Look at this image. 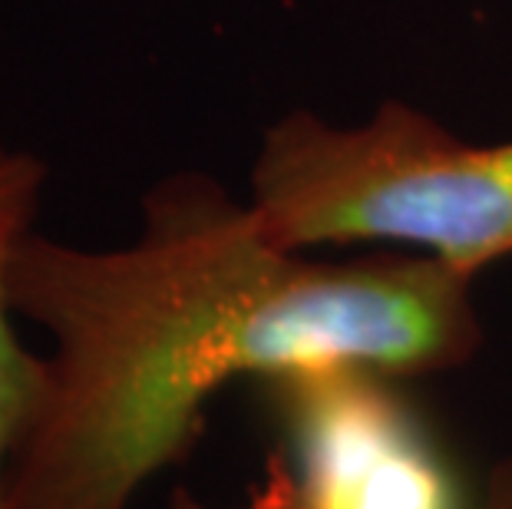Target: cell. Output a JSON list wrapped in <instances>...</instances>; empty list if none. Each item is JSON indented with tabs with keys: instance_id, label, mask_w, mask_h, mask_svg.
<instances>
[{
	"instance_id": "6da1fadb",
	"label": "cell",
	"mask_w": 512,
	"mask_h": 509,
	"mask_svg": "<svg viewBox=\"0 0 512 509\" xmlns=\"http://www.w3.org/2000/svg\"><path fill=\"white\" fill-rule=\"evenodd\" d=\"M10 295L47 334V391L7 476V509H133L192 453L235 381L446 374L483 348L473 278L430 255L314 262L205 172L143 196L116 248L30 232Z\"/></svg>"
},
{
	"instance_id": "7a4b0ae2",
	"label": "cell",
	"mask_w": 512,
	"mask_h": 509,
	"mask_svg": "<svg viewBox=\"0 0 512 509\" xmlns=\"http://www.w3.org/2000/svg\"><path fill=\"white\" fill-rule=\"evenodd\" d=\"M248 202L291 252L407 245L476 278L512 255V143H466L397 100L357 126L294 110L261 139Z\"/></svg>"
},
{
	"instance_id": "3957f363",
	"label": "cell",
	"mask_w": 512,
	"mask_h": 509,
	"mask_svg": "<svg viewBox=\"0 0 512 509\" xmlns=\"http://www.w3.org/2000/svg\"><path fill=\"white\" fill-rule=\"evenodd\" d=\"M258 387L308 509H470L450 453L394 377L308 371Z\"/></svg>"
},
{
	"instance_id": "277c9868",
	"label": "cell",
	"mask_w": 512,
	"mask_h": 509,
	"mask_svg": "<svg viewBox=\"0 0 512 509\" xmlns=\"http://www.w3.org/2000/svg\"><path fill=\"white\" fill-rule=\"evenodd\" d=\"M47 169L34 153L0 156V509H7V476L14 453L47 391V357L30 351L17 331L10 272L20 242L34 232Z\"/></svg>"
},
{
	"instance_id": "5b68a950",
	"label": "cell",
	"mask_w": 512,
	"mask_h": 509,
	"mask_svg": "<svg viewBox=\"0 0 512 509\" xmlns=\"http://www.w3.org/2000/svg\"><path fill=\"white\" fill-rule=\"evenodd\" d=\"M162 509H212V506L202 503L199 496L192 490H185V486H176V490L169 493V503ZM232 509H308V503H304L301 486L294 480L285 457H281L278 450H271L265 460V476H261V483L248 493L245 503H238Z\"/></svg>"
},
{
	"instance_id": "8992f818",
	"label": "cell",
	"mask_w": 512,
	"mask_h": 509,
	"mask_svg": "<svg viewBox=\"0 0 512 509\" xmlns=\"http://www.w3.org/2000/svg\"><path fill=\"white\" fill-rule=\"evenodd\" d=\"M470 509H512V450L493 463L483 486L473 493Z\"/></svg>"
},
{
	"instance_id": "52a82bcc",
	"label": "cell",
	"mask_w": 512,
	"mask_h": 509,
	"mask_svg": "<svg viewBox=\"0 0 512 509\" xmlns=\"http://www.w3.org/2000/svg\"><path fill=\"white\" fill-rule=\"evenodd\" d=\"M4 153H7V146H4V143H0V156H4Z\"/></svg>"
}]
</instances>
